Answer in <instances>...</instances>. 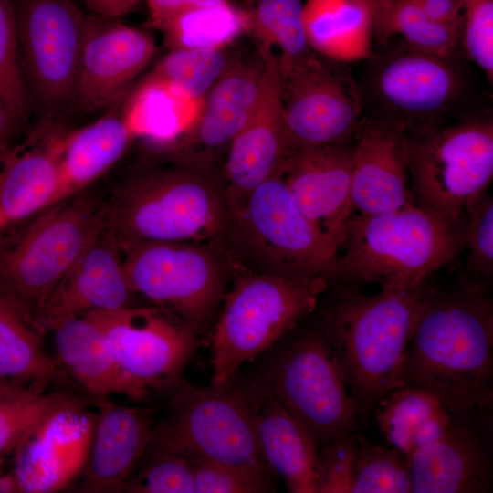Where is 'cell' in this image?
Listing matches in <instances>:
<instances>
[{
  "mask_svg": "<svg viewBox=\"0 0 493 493\" xmlns=\"http://www.w3.org/2000/svg\"><path fill=\"white\" fill-rule=\"evenodd\" d=\"M404 385L435 396L461 420L493 413V299L489 286L463 275L431 284L409 339Z\"/></svg>",
  "mask_w": 493,
  "mask_h": 493,
  "instance_id": "6da1fadb",
  "label": "cell"
},
{
  "mask_svg": "<svg viewBox=\"0 0 493 493\" xmlns=\"http://www.w3.org/2000/svg\"><path fill=\"white\" fill-rule=\"evenodd\" d=\"M430 279L405 289L374 295L345 288L323 311L320 325L362 416L403 386L411 332L430 288Z\"/></svg>",
  "mask_w": 493,
  "mask_h": 493,
  "instance_id": "7a4b0ae2",
  "label": "cell"
},
{
  "mask_svg": "<svg viewBox=\"0 0 493 493\" xmlns=\"http://www.w3.org/2000/svg\"><path fill=\"white\" fill-rule=\"evenodd\" d=\"M108 227L120 244L199 243L226 232L229 206L212 166L177 161L136 171L109 190Z\"/></svg>",
  "mask_w": 493,
  "mask_h": 493,
  "instance_id": "3957f363",
  "label": "cell"
},
{
  "mask_svg": "<svg viewBox=\"0 0 493 493\" xmlns=\"http://www.w3.org/2000/svg\"><path fill=\"white\" fill-rule=\"evenodd\" d=\"M89 187L0 238V293L44 335L47 303L64 276L109 222V191Z\"/></svg>",
  "mask_w": 493,
  "mask_h": 493,
  "instance_id": "277c9868",
  "label": "cell"
},
{
  "mask_svg": "<svg viewBox=\"0 0 493 493\" xmlns=\"http://www.w3.org/2000/svg\"><path fill=\"white\" fill-rule=\"evenodd\" d=\"M466 248V221L414 204L380 214H352L340 246L341 277L405 289L451 264Z\"/></svg>",
  "mask_w": 493,
  "mask_h": 493,
  "instance_id": "5b68a950",
  "label": "cell"
},
{
  "mask_svg": "<svg viewBox=\"0 0 493 493\" xmlns=\"http://www.w3.org/2000/svg\"><path fill=\"white\" fill-rule=\"evenodd\" d=\"M169 411L152 430L147 450L193 462H266L255 426L256 379L237 372L220 385L200 387L180 378L165 393Z\"/></svg>",
  "mask_w": 493,
  "mask_h": 493,
  "instance_id": "8992f818",
  "label": "cell"
},
{
  "mask_svg": "<svg viewBox=\"0 0 493 493\" xmlns=\"http://www.w3.org/2000/svg\"><path fill=\"white\" fill-rule=\"evenodd\" d=\"M327 286L323 278H290L255 271L240 277L214 331L211 384L228 382L244 363L297 327L315 309Z\"/></svg>",
  "mask_w": 493,
  "mask_h": 493,
  "instance_id": "52a82bcc",
  "label": "cell"
},
{
  "mask_svg": "<svg viewBox=\"0 0 493 493\" xmlns=\"http://www.w3.org/2000/svg\"><path fill=\"white\" fill-rule=\"evenodd\" d=\"M268 351L256 375L319 450L356 430L361 414L321 330H290Z\"/></svg>",
  "mask_w": 493,
  "mask_h": 493,
  "instance_id": "ba28073f",
  "label": "cell"
},
{
  "mask_svg": "<svg viewBox=\"0 0 493 493\" xmlns=\"http://www.w3.org/2000/svg\"><path fill=\"white\" fill-rule=\"evenodd\" d=\"M227 229L261 265L259 273L327 280L341 277L338 246L299 210L279 175L229 209Z\"/></svg>",
  "mask_w": 493,
  "mask_h": 493,
  "instance_id": "9c48e42d",
  "label": "cell"
},
{
  "mask_svg": "<svg viewBox=\"0 0 493 493\" xmlns=\"http://www.w3.org/2000/svg\"><path fill=\"white\" fill-rule=\"evenodd\" d=\"M413 204L451 221L488 192L493 178V121L468 116L406 136Z\"/></svg>",
  "mask_w": 493,
  "mask_h": 493,
  "instance_id": "30bf717a",
  "label": "cell"
},
{
  "mask_svg": "<svg viewBox=\"0 0 493 493\" xmlns=\"http://www.w3.org/2000/svg\"><path fill=\"white\" fill-rule=\"evenodd\" d=\"M280 96L290 152L353 139L364 121L359 85L340 63L310 50L278 58Z\"/></svg>",
  "mask_w": 493,
  "mask_h": 493,
  "instance_id": "8fae6325",
  "label": "cell"
},
{
  "mask_svg": "<svg viewBox=\"0 0 493 493\" xmlns=\"http://www.w3.org/2000/svg\"><path fill=\"white\" fill-rule=\"evenodd\" d=\"M452 58L415 49L404 41L382 53L367 80L378 111L370 119L397 127L406 136L448 122L446 118L465 91Z\"/></svg>",
  "mask_w": 493,
  "mask_h": 493,
  "instance_id": "7c38bea8",
  "label": "cell"
},
{
  "mask_svg": "<svg viewBox=\"0 0 493 493\" xmlns=\"http://www.w3.org/2000/svg\"><path fill=\"white\" fill-rule=\"evenodd\" d=\"M120 246L134 294L198 331L222 296L224 270L216 255L199 243Z\"/></svg>",
  "mask_w": 493,
  "mask_h": 493,
  "instance_id": "4fadbf2b",
  "label": "cell"
},
{
  "mask_svg": "<svg viewBox=\"0 0 493 493\" xmlns=\"http://www.w3.org/2000/svg\"><path fill=\"white\" fill-rule=\"evenodd\" d=\"M26 83L47 118L73 107L86 12L74 0H15Z\"/></svg>",
  "mask_w": 493,
  "mask_h": 493,
  "instance_id": "5bb4252c",
  "label": "cell"
},
{
  "mask_svg": "<svg viewBox=\"0 0 493 493\" xmlns=\"http://www.w3.org/2000/svg\"><path fill=\"white\" fill-rule=\"evenodd\" d=\"M84 317L105 335L125 375L147 398L183 377L197 331L155 306L94 311Z\"/></svg>",
  "mask_w": 493,
  "mask_h": 493,
  "instance_id": "9a60e30c",
  "label": "cell"
},
{
  "mask_svg": "<svg viewBox=\"0 0 493 493\" xmlns=\"http://www.w3.org/2000/svg\"><path fill=\"white\" fill-rule=\"evenodd\" d=\"M155 48L148 32L86 12L72 108L89 113L113 104L149 64Z\"/></svg>",
  "mask_w": 493,
  "mask_h": 493,
  "instance_id": "2e32d148",
  "label": "cell"
},
{
  "mask_svg": "<svg viewBox=\"0 0 493 493\" xmlns=\"http://www.w3.org/2000/svg\"><path fill=\"white\" fill-rule=\"evenodd\" d=\"M354 142L355 137L292 150L278 173L299 210L339 249L354 213L351 195Z\"/></svg>",
  "mask_w": 493,
  "mask_h": 493,
  "instance_id": "e0dca14e",
  "label": "cell"
},
{
  "mask_svg": "<svg viewBox=\"0 0 493 493\" xmlns=\"http://www.w3.org/2000/svg\"><path fill=\"white\" fill-rule=\"evenodd\" d=\"M262 57L232 62L213 85L193 128L174 146L178 160L211 166V156L227 150L257 108L278 58L269 49Z\"/></svg>",
  "mask_w": 493,
  "mask_h": 493,
  "instance_id": "ac0fdd59",
  "label": "cell"
},
{
  "mask_svg": "<svg viewBox=\"0 0 493 493\" xmlns=\"http://www.w3.org/2000/svg\"><path fill=\"white\" fill-rule=\"evenodd\" d=\"M90 407H70L54 414L15 450L12 474L18 492H57L79 477L96 421Z\"/></svg>",
  "mask_w": 493,
  "mask_h": 493,
  "instance_id": "d6986e66",
  "label": "cell"
},
{
  "mask_svg": "<svg viewBox=\"0 0 493 493\" xmlns=\"http://www.w3.org/2000/svg\"><path fill=\"white\" fill-rule=\"evenodd\" d=\"M492 421L461 420L411 457L414 493H488L493 488Z\"/></svg>",
  "mask_w": 493,
  "mask_h": 493,
  "instance_id": "ffe728a7",
  "label": "cell"
},
{
  "mask_svg": "<svg viewBox=\"0 0 493 493\" xmlns=\"http://www.w3.org/2000/svg\"><path fill=\"white\" fill-rule=\"evenodd\" d=\"M89 456L74 491L123 492L143 457L155 420L151 408L127 406L99 399Z\"/></svg>",
  "mask_w": 493,
  "mask_h": 493,
  "instance_id": "44dd1931",
  "label": "cell"
},
{
  "mask_svg": "<svg viewBox=\"0 0 493 493\" xmlns=\"http://www.w3.org/2000/svg\"><path fill=\"white\" fill-rule=\"evenodd\" d=\"M289 152L277 58L257 108L226 150L223 182L229 209L278 175Z\"/></svg>",
  "mask_w": 493,
  "mask_h": 493,
  "instance_id": "7402d4cb",
  "label": "cell"
},
{
  "mask_svg": "<svg viewBox=\"0 0 493 493\" xmlns=\"http://www.w3.org/2000/svg\"><path fill=\"white\" fill-rule=\"evenodd\" d=\"M351 195L353 212L380 214L413 204L406 134L365 118L354 142Z\"/></svg>",
  "mask_w": 493,
  "mask_h": 493,
  "instance_id": "603a6c76",
  "label": "cell"
},
{
  "mask_svg": "<svg viewBox=\"0 0 493 493\" xmlns=\"http://www.w3.org/2000/svg\"><path fill=\"white\" fill-rule=\"evenodd\" d=\"M119 241L107 226L86 248L50 296L42 320L85 316L135 305Z\"/></svg>",
  "mask_w": 493,
  "mask_h": 493,
  "instance_id": "cb8c5ba5",
  "label": "cell"
},
{
  "mask_svg": "<svg viewBox=\"0 0 493 493\" xmlns=\"http://www.w3.org/2000/svg\"><path fill=\"white\" fill-rule=\"evenodd\" d=\"M57 360L95 402L122 395L134 401L146 397L118 364L103 332L87 317L61 316L49 320Z\"/></svg>",
  "mask_w": 493,
  "mask_h": 493,
  "instance_id": "d4e9b609",
  "label": "cell"
},
{
  "mask_svg": "<svg viewBox=\"0 0 493 493\" xmlns=\"http://www.w3.org/2000/svg\"><path fill=\"white\" fill-rule=\"evenodd\" d=\"M255 426L259 449L290 493H319L318 449L256 374Z\"/></svg>",
  "mask_w": 493,
  "mask_h": 493,
  "instance_id": "484cf974",
  "label": "cell"
},
{
  "mask_svg": "<svg viewBox=\"0 0 493 493\" xmlns=\"http://www.w3.org/2000/svg\"><path fill=\"white\" fill-rule=\"evenodd\" d=\"M133 139L121 114H110L59 136L55 204L92 186L124 155Z\"/></svg>",
  "mask_w": 493,
  "mask_h": 493,
  "instance_id": "4316f807",
  "label": "cell"
},
{
  "mask_svg": "<svg viewBox=\"0 0 493 493\" xmlns=\"http://www.w3.org/2000/svg\"><path fill=\"white\" fill-rule=\"evenodd\" d=\"M59 137L4 159L0 215L7 226L33 218L53 205L58 190Z\"/></svg>",
  "mask_w": 493,
  "mask_h": 493,
  "instance_id": "83f0119b",
  "label": "cell"
},
{
  "mask_svg": "<svg viewBox=\"0 0 493 493\" xmlns=\"http://www.w3.org/2000/svg\"><path fill=\"white\" fill-rule=\"evenodd\" d=\"M203 102L165 80L147 75L128 98L121 116L133 141L173 148L193 128Z\"/></svg>",
  "mask_w": 493,
  "mask_h": 493,
  "instance_id": "f1b7e54d",
  "label": "cell"
},
{
  "mask_svg": "<svg viewBox=\"0 0 493 493\" xmlns=\"http://www.w3.org/2000/svg\"><path fill=\"white\" fill-rule=\"evenodd\" d=\"M303 18L309 46L315 53L340 63L372 54L373 23L360 0H305Z\"/></svg>",
  "mask_w": 493,
  "mask_h": 493,
  "instance_id": "f546056e",
  "label": "cell"
},
{
  "mask_svg": "<svg viewBox=\"0 0 493 493\" xmlns=\"http://www.w3.org/2000/svg\"><path fill=\"white\" fill-rule=\"evenodd\" d=\"M372 412L388 444L409 458L439 437L454 420L435 396L408 385L385 394Z\"/></svg>",
  "mask_w": 493,
  "mask_h": 493,
  "instance_id": "4dcf8cb0",
  "label": "cell"
},
{
  "mask_svg": "<svg viewBox=\"0 0 493 493\" xmlns=\"http://www.w3.org/2000/svg\"><path fill=\"white\" fill-rule=\"evenodd\" d=\"M52 382L0 383V456L15 451L44 421L70 407L95 406L86 393L49 391Z\"/></svg>",
  "mask_w": 493,
  "mask_h": 493,
  "instance_id": "1f68e13d",
  "label": "cell"
},
{
  "mask_svg": "<svg viewBox=\"0 0 493 493\" xmlns=\"http://www.w3.org/2000/svg\"><path fill=\"white\" fill-rule=\"evenodd\" d=\"M42 336L0 293V383L55 380L60 365L45 350Z\"/></svg>",
  "mask_w": 493,
  "mask_h": 493,
  "instance_id": "d6a6232c",
  "label": "cell"
},
{
  "mask_svg": "<svg viewBox=\"0 0 493 493\" xmlns=\"http://www.w3.org/2000/svg\"><path fill=\"white\" fill-rule=\"evenodd\" d=\"M160 30L169 49L225 47L250 31V14L226 1L182 12Z\"/></svg>",
  "mask_w": 493,
  "mask_h": 493,
  "instance_id": "836d02e7",
  "label": "cell"
},
{
  "mask_svg": "<svg viewBox=\"0 0 493 493\" xmlns=\"http://www.w3.org/2000/svg\"><path fill=\"white\" fill-rule=\"evenodd\" d=\"M232 63L227 47L170 49L149 76L165 80L187 97L204 100Z\"/></svg>",
  "mask_w": 493,
  "mask_h": 493,
  "instance_id": "e575fe53",
  "label": "cell"
},
{
  "mask_svg": "<svg viewBox=\"0 0 493 493\" xmlns=\"http://www.w3.org/2000/svg\"><path fill=\"white\" fill-rule=\"evenodd\" d=\"M303 0H257L250 14V31L269 48L280 50V60L299 58L311 49L304 18Z\"/></svg>",
  "mask_w": 493,
  "mask_h": 493,
  "instance_id": "d590c367",
  "label": "cell"
},
{
  "mask_svg": "<svg viewBox=\"0 0 493 493\" xmlns=\"http://www.w3.org/2000/svg\"><path fill=\"white\" fill-rule=\"evenodd\" d=\"M353 493H412L410 458L357 435Z\"/></svg>",
  "mask_w": 493,
  "mask_h": 493,
  "instance_id": "8d00e7d4",
  "label": "cell"
},
{
  "mask_svg": "<svg viewBox=\"0 0 493 493\" xmlns=\"http://www.w3.org/2000/svg\"><path fill=\"white\" fill-rule=\"evenodd\" d=\"M0 100L21 131L33 102L20 61L15 0H0Z\"/></svg>",
  "mask_w": 493,
  "mask_h": 493,
  "instance_id": "74e56055",
  "label": "cell"
},
{
  "mask_svg": "<svg viewBox=\"0 0 493 493\" xmlns=\"http://www.w3.org/2000/svg\"><path fill=\"white\" fill-rule=\"evenodd\" d=\"M400 35L408 46L439 57H453L459 29L426 16L411 0H394L390 36Z\"/></svg>",
  "mask_w": 493,
  "mask_h": 493,
  "instance_id": "f35d334b",
  "label": "cell"
},
{
  "mask_svg": "<svg viewBox=\"0 0 493 493\" xmlns=\"http://www.w3.org/2000/svg\"><path fill=\"white\" fill-rule=\"evenodd\" d=\"M195 493L274 492L275 475L266 462H194Z\"/></svg>",
  "mask_w": 493,
  "mask_h": 493,
  "instance_id": "ab89813d",
  "label": "cell"
},
{
  "mask_svg": "<svg viewBox=\"0 0 493 493\" xmlns=\"http://www.w3.org/2000/svg\"><path fill=\"white\" fill-rule=\"evenodd\" d=\"M123 492L195 493L194 462L165 451L146 450Z\"/></svg>",
  "mask_w": 493,
  "mask_h": 493,
  "instance_id": "60d3db41",
  "label": "cell"
},
{
  "mask_svg": "<svg viewBox=\"0 0 493 493\" xmlns=\"http://www.w3.org/2000/svg\"><path fill=\"white\" fill-rule=\"evenodd\" d=\"M467 279L489 286L493 278V197L485 192L465 209Z\"/></svg>",
  "mask_w": 493,
  "mask_h": 493,
  "instance_id": "b9f144b4",
  "label": "cell"
},
{
  "mask_svg": "<svg viewBox=\"0 0 493 493\" xmlns=\"http://www.w3.org/2000/svg\"><path fill=\"white\" fill-rule=\"evenodd\" d=\"M459 42L467 57L493 80V0H458Z\"/></svg>",
  "mask_w": 493,
  "mask_h": 493,
  "instance_id": "7bdbcfd3",
  "label": "cell"
},
{
  "mask_svg": "<svg viewBox=\"0 0 493 493\" xmlns=\"http://www.w3.org/2000/svg\"><path fill=\"white\" fill-rule=\"evenodd\" d=\"M357 435L342 434L318 450L319 493H353Z\"/></svg>",
  "mask_w": 493,
  "mask_h": 493,
  "instance_id": "ee69618b",
  "label": "cell"
},
{
  "mask_svg": "<svg viewBox=\"0 0 493 493\" xmlns=\"http://www.w3.org/2000/svg\"><path fill=\"white\" fill-rule=\"evenodd\" d=\"M230 0H145L148 9V25L160 30L182 12Z\"/></svg>",
  "mask_w": 493,
  "mask_h": 493,
  "instance_id": "f6af8a7d",
  "label": "cell"
},
{
  "mask_svg": "<svg viewBox=\"0 0 493 493\" xmlns=\"http://www.w3.org/2000/svg\"><path fill=\"white\" fill-rule=\"evenodd\" d=\"M426 16L434 21L460 29L458 0H411Z\"/></svg>",
  "mask_w": 493,
  "mask_h": 493,
  "instance_id": "bcb514c9",
  "label": "cell"
},
{
  "mask_svg": "<svg viewBox=\"0 0 493 493\" xmlns=\"http://www.w3.org/2000/svg\"><path fill=\"white\" fill-rule=\"evenodd\" d=\"M142 0H82L86 12L111 19H119L132 11Z\"/></svg>",
  "mask_w": 493,
  "mask_h": 493,
  "instance_id": "7dc6e473",
  "label": "cell"
},
{
  "mask_svg": "<svg viewBox=\"0 0 493 493\" xmlns=\"http://www.w3.org/2000/svg\"><path fill=\"white\" fill-rule=\"evenodd\" d=\"M369 9L372 23L373 36L385 42L390 36V23L394 0H360Z\"/></svg>",
  "mask_w": 493,
  "mask_h": 493,
  "instance_id": "c3c4849f",
  "label": "cell"
},
{
  "mask_svg": "<svg viewBox=\"0 0 493 493\" xmlns=\"http://www.w3.org/2000/svg\"><path fill=\"white\" fill-rule=\"evenodd\" d=\"M19 132V130L0 100V152L8 154L14 149L12 143Z\"/></svg>",
  "mask_w": 493,
  "mask_h": 493,
  "instance_id": "681fc988",
  "label": "cell"
},
{
  "mask_svg": "<svg viewBox=\"0 0 493 493\" xmlns=\"http://www.w3.org/2000/svg\"><path fill=\"white\" fill-rule=\"evenodd\" d=\"M5 455L0 456V493L18 492L17 485L13 474H5L4 471Z\"/></svg>",
  "mask_w": 493,
  "mask_h": 493,
  "instance_id": "f907efd6",
  "label": "cell"
},
{
  "mask_svg": "<svg viewBox=\"0 0 493 493\" xmlns=\"http://www.w3.org/2000/svg\"><path fill=\"white\" fill-rule=\"evenodd\" d=\"M7 227L5 222L4 221V219L2 218L1 215H0V233L5 228Z\"/></svg>",
  "mask_w": 493,
  "mask_h": 493,
  "instance_id": "816d5d0a",
  "label": "cell"
},
{
  "mask_svg": "<svg viewBox=\"0 0 493 493\" xmlns=\"http://www.w3.org/2000/svg\"><path fill=\"white\" fill-rule=\"evenodd\" d=\"M6 155L7 154H4V153L0 152V162L3 163V161H4V159L5 158Z\"/></svg>",
  "mask_w": 493,
  "mask_h": 493,
  "instance_id": "f5cc1de1",
  "label": "cell"
},
{
  "mask_svg": "<svg viewBox=\"0 0 493 493\" xmlns=\"http://www.w3.org/2000/svg\"><path fill=\"white\" fill-rule=\"evenodd\" d=\"M1 180H2V172L0 171V185H1Z\"/></svg>",
  "mask_w": 493,
  "mask_h": 493,
  "instance_id": "db71d44e",
  "label": "cell"
},
{
  "mask_svg": "<svg viewBox=\"0 0 493 493\" xmlns=\"http://www.w3.org/2000/svg\"><path fill=\"white\" fill-rule=\"evenodd\" d=\"M75 1V0H74Z\"/></svg>",
  "mask_w": 493,
  "mask_h": 493,
  "instance_id": "11a10c76",
  "label": "cell"
}]
</instances>
